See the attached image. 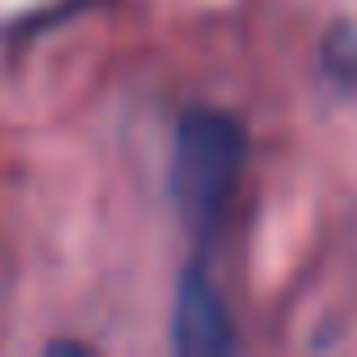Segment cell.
<instances>
[{"label": "cell", "instance_id": "obj_1", "mask_svg": "<svg viewBox=\"0 0 357 357\" xmlns=\"http://www.w3.org/2000/svg\"><path fill=\"white\" fill-rule=\"evenodd\" d=\"M249 136L231 114L222 109H190L176 122L172 136V163H167V190L172 204L190 227L208 231L222 218V208L236 195L244 172Z\"/></svg>", "mask_w": 357, "mask_h": 357}, {"label": "cell", "instance_id": "obj_2", "mask_svg": "<svg viewBox=\"0 0 357 357\" xmlns=\"http://www.w3.org/2000/svg\"><path fill=\"white\" fill-rule=\"evenodd\" d=\"M172 349L190 357H222L236 349V331L222 294L199 267H185L172 298Z\"/></svg>", "mask_w": 357, "mask_h": 357}]
</instances>
